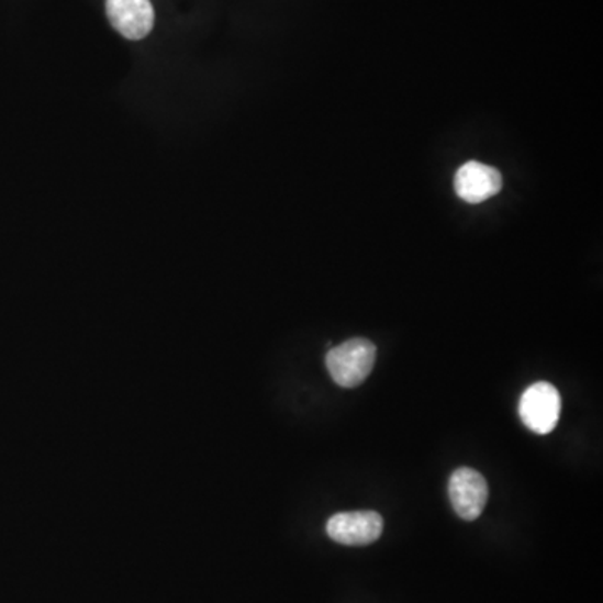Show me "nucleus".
I'll use <instances>...</instances> for the list:
<instances>
[{
  "label": "nucleus",
  "instance_id": "obj_1",
  "mask_svg": "<svg viewBox=\"0 0 603 603\" xmlns=\"http://www.w3.org/2000/svg\"><path fill=\"white\" fill-rule=\"evenodd\" d=\"M378 349L371 340L356 337L332 347L325 356V366L335 384L353 389L362 384L375 367Z\"/></svg>",
  "mask_w": 603,
  "mask_h": 603
},
{
  "label": "nucleus",
  "instance_id": "obj_2",
  "mask_svg": "<svg viewBox=\"0 0 603 603\" xmlns=\"http://www.w3.org/2000/svg\"><path fill=\"white\" fill-rule=\"evenodd\" d=\"M520 417L529 431L548 434L560 420V392L550 382H536L523 392L520 399Z\"/></svg>",
  "mask_w": 603,
  "mask_h": 603
},
{
  "label": "nucleus",
  "instance_id": "obj_3",
  "mask_svg": "<svg viewBox=\"0 0 603 603\" xmlns=\"http://www.w3.org/2000/svg\"><path fill=\"white\" fill-rule=\"evenodd\" d=\"M327 535L347 547H366L379 540L384 529L382 516L376 512H346L328 518Z\"/></svg>",
  "mask_w": 603,
  "mask_h": 603
},
{
  "label": "nucleus",
  "instance_id": "obj_5",
  "mask_svg": "<svg viewBox=\"0 0 603 603\" xmlns=\"http://www.w3.org/2000/svg\"><path fill=\"white\" fill-rule=\"evenodd\" d=\"M111 25L130 41L145 40L155 25V9L149 0H107Z\"/></svg>",
  "mask_w": 603,
  "mask_h": 603
},
{
  "label": "nucleus",
  "instance_id": "obj_6",
  "mask_svg": "<svg viewBox=\"0 0 603 603\" xmlns=\"http://www.w3.org/2000/svg\"><path fill=\"white\" fill-rule=\"evenodd\" d=\"M503 178L493 166L480 161H469L459 168L455 177V190L468 203H481L500 193Z\"/></svg>",
  "mask_w": 603,
  "mask_h": 603
},
{
  "label": "nucleus",
  "instance_id": "obj_4",
  "mask_svg": "<svg viewBox=\"0 0 603 603\" xmlns=\"http://www.w3.org/2000/svg\"><path fill=\"white\" fill-rule=\"evenodd\" d=\"M448 491L459 518L465 522L480 518L490 494L483 474L477 469L458 468L449 478Z\"/></svg>",
  "mask_w": 603,
  "mask_h": 603
}]
</instances>
